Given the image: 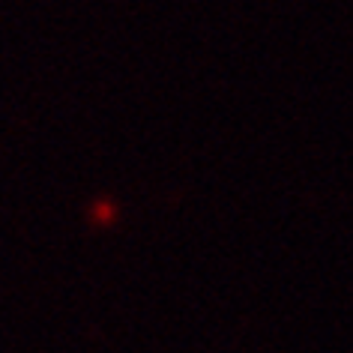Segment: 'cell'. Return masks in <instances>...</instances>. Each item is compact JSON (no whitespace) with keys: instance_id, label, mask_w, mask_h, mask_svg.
Returning <instances> with one entry per match:
<instances>
[{"instance_id":"6da1fadb","label":"cell","mask_w":353,"mask_h":353,"mask_svg":"<svg viewBox=\"0 0 353 353\" xmlns=\"http://www.w3.org/2000/svg\"><path fill=\"white\" fill-rule=\"evenodd\" d=\"M96 216H99V222H108V219H111V207L99 204V207H96Z\"/></svg>"}]
</instances>
